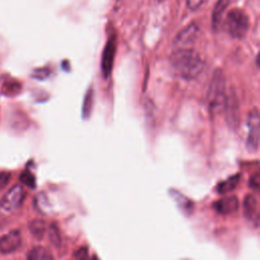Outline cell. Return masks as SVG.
I'll list each match as a JSON object with an SVG mask.
<instances>
[{"instance_id": "obj_1", "label": "cell", "mask_w": 260, "mask_h": 260, "mask_svg": "<svg viewBox=\"0 0 260 260\" xmlns=\"http://www.w3.org/2000/svg\"><path fill=\"white\" fill-rule=\"evenodd\" d=\"M170 63L173 70L187 80L197 78L204 69L202 58L192 48L175 49L170 57Z\"/></svg>"}, {"instance_id": "obj_2", "label": "cell", "mask_w": 260, "mask_h": 260, "mask_svg": "<svg viewBox=\"0 0 260 260\" xmlns=\"http://www.w3.org/2000/svg\"><path fill=\"white\" fill-rule=\"evenodd\" d=\"M226 95L225 77L221 69L217 68L211 77L207 94L208 106L212 113H218L223 110Z\"/></svg>"}, {"instance_id": "obj_3", "label": "cell", "mask_w": 260, "mask_h": 260, "mask_svg": "<svg viewBox=\"0 0 260 260\" xmlns=\"http://www.w3.org/2000/svg\"><path fill=\"white\" fill-rule=\"evenodd\" d=\"M226 31L235 39H243L249 29V17L239 8L231 9L224 20Z\"/></svg>"}, {"instance_id": "obj_4", "label": "cell", "mask_w": 260, "mask_h": 260, "mask_svg": "<svg viewBox=\"0 0 260 260\" xmlns=\"http://www.w3.org/2000/svg\"><path fill=\"white\" fill-rule=\"evenodd\" d=\"M259 113L257 109L250 112L248 117V138H247V148L251 152H255L259 146Z\"/></svg>"}, {"instance_id": "obj_5", "label": "cell", "mask_w": 260, "mask_h": 260, "mask_svg": "<svg viewBox=\"0 0 260 260\" xmlns=\"http://www.w3.org/2000/svg\"><path fill=\"white\" fill-rule=\"evenodd\" d=\"M199 26L195 22H191L184 27L175 39L176 49L179 48H191V46L197 41L199 36Z\"/></svg>"}, {"instance_id": "obj_6", "label": "cell", "mask_w": 260, "mask_h": 260, "mask_svg": "<svg viewBox=\"0 0 260 260\" xmlns=\"http://www.w3.org/2000/svg\"><path fill=\"white\" fill-rule=\"evenodd\" d=\"M23 196V188L20 185H15L2 198L1 207L4 208L5 210L12 211L21 204Z\"/></svg>"}, {"instance_id": "obj_7", "label": "cell", "mask_w": 260, "mask_h": 260, "mask_svg": "<svg viewBox=\"0 0 260 260\" xmlns=\"http://www.w3.org/2000/svg\"><path fill=\"white\" fill-rule=\"evenodd\" d=\"M116 52V39L114 37L110 38L105 46V50L102 57V72L105 78H107L112 71L113 61Z\"/></svg>"}, {"instance_id": "obj_8", "label": "cell", "mask_w": 260, "mask_h": 260, "mask_svg": "<svg viewBox=\"0 0 260 260\" xmlns=\"http://www.w3.org/2000/svg\"><path fill=\"white\" fill-rule=\"evenodd\" d=\"M21 245V236L18 231H12L0 238V252L9 254L14 252Z\"/></svg>"}, {"instance_id": "obj_9", "label": "cell", "mask_w": 260, "mask_h": 260, "mask_svg": "<svg viewBox=\"0 0 260 260\" xmlns=\"http://www.w3.org/2000/svg\"><path fill=\"white\" fill-rule=\"evenodd\" d=\"M213 207L218 213L229 214L235 212L239 207V201L236 196H226L214 202Z\"/></svg>"}, {"instance_id": "obj_10", "label": "cell", "mask_w": 260, "mask_h": 260, "mask_svg": "<svg viewBox=\"0 0 260 260\" xmlns=\"http://www.w3.org/2000/svg\"><path fill=\"white\" fill-rule=\"evenodd\" d=\"M223 109L226 112V119L232 126H237V121L239 119V109H238V101L235 94H228L225 104Z\"/></svg>"}, {"instance_id": "obj_11", "label": "cell", "mask_w": 260, "mask_h": 260, "mask_svg": "<svg viewBox=\"0 0 260 260\" xmlns=\"http://www.w3.org/2000/svg\"><path fill=\"white\" fill-rule=\"evenodd\" d=\"M229 4V0H217L214 8H213V12H212V27L216 30L221 21H222V17L223 14L225 12V9L228 7Z\"/></svg>"}, {"instance_id": "obj_12", "label": "cell", "mask_w": 260, "mask_h": 260, "mask_svg": "<svg viewBox=\"0 0 260 260\" xmlns=\"http://www.w3.org/2000/svg\"><path fill=\"white\" fill-rule=\"evenodd\" d=\"M170 193H171L172 197L174 198L175 202L178 204L179 208L183 212H185V214L189 215V214L192 213L193 208H194V204H193V202L190 199H188L183 194H181V193H179L177 191H174V190L170 191Z\"/></svg>"}, {"instance_id": "obj_13", "label": "cell", "mask_w": 260, "mask_h": 260, "mask_svg": "<svg viewBox=\"0 0 260 260\" xmlns=\"http://www.w3.org/2000/svg\"><path fill=\"white\" fill-rule=\"evenodd\" d=\"M257 210V199L254 195L248 194L243 202V214L247 219L253 218Z\"/></svg>"}, {"instance_id": "obj_14", "label": "cell", "mask_w": 260, "mask_h": 260, "mask_svg": "<svg viewBox=\"0 0 260 260\" xmlns=\"http://www.w3.org/2000/svg\"><path fill=\"white\" fill-rule=\"evenodd\" d=\"M26 260H54L52 253L45 247H34L27 254Z\"/></svg>"}, {"instance_id": "obj_15", "label": "cell", "mask_w": 260, "mask_h": 260, "mask_svg": "<svg viewBox=\"0 0 260 260\" xmlns=\"http://www.w3.org/2000/svg\"><path fill=\"white\" fill-rule=\"evenodd\" d=\"M239 180H240V175H235V176L230 177L225 181L220 182L217 185V192L219 194H226V193L233 191L236 188V186L238 185Z\"/></svg>"}, {"instance_id": "obj_16", "label": "cell", "mask_w": 260, "mask_h": 260, "mask_svg": "<svg viewBox=\"0 0 260 260\" xmlns=\"http://www.w3.org/2000/svg\"><path fill=\"white\" fill-rule=\"evenodd\" d=\"M29 232L31 235L37 239H43L45 233H46V223L41 219H34L29 222L28 225Z\"/></svg>"}, {"instance_id": "obj_17", "label": "cell", "mask_w": 260, "mask_h": 260, "mask_svg": "<svg viewBox=\"0 0 260 260\" xmlns=\"http://www.w3.org/2000/svg\"><path fill=\"white\" fill-rule=\"evenodd\" d=\"M48 235H49V239L51 241V243L58 247L61 245V236H60V232L58 226L55 223L50 224L49 230H48Z\"/></svg>"}, {"instance_id": "obj_18", "label": "cell", "mask_w": 260, "mask_h": 260, "mask_svg": "<svg viewBox=\"0 0 260 260\" xmlns=\"http://www.w3.org/2000/svg\"><path fill=\"white\" fill-rule=\"evenodd\" d=\"M19 180L24 184L26 185L27 187L29 188H35L36 186V180H35V177L31 173H29L28 171H24L20 177H19Z\"/></svg>"}, {"instance_id": "obj_19", "label": "cell", "mask_w": 260, "mask_h": 260, "mask_svg": "<svg viewBox=\"0 0 260 260\" xmlns=\"http://www.w3.org/2000/svg\"><path fill=\"white\" fill-rule=\"evenodd\" d=\"M74 258H75V260H88V250H87V248L86 247L79 248L74 253Z\"/></svg>"}, {"instance_id": "obj_20", "label": "cell", "mask_w": 260, "mask_h": 260, "mask_svg": "<svg viewBox=\"0 0 260 260\" xmlns=\"http://www.w3.org/2000/svg\"><path fill=\"white\" fill-rule=\"evenodd\" d=\"M11 174L9 172H2L0 173V190H2L10 181Z\"/></svg>"}, {"instance_id": "obj_21", "label": "cell", "mask_w": 260, "mask_h": 260, "mask_svg": "<svg viewBox=\"0 0 260 260\" xmlns=\"http://www.w3.org/2000/svg\"><path fill=\"white\" fill-rule=\"evenodd\" d=\"M249 185L253 189H258L260 185V178H259V173H256L253 177H251Z\"/></svg>"}, {"instance_id": "obj_22", "label": "cell", "mask_w": 260, "mask_h": 260, "mask_svg": "<svg viewBox=\"0 0 260 260\" xmlns=\"http://www.w3.org/2000/svg\"><path fill=\"white\" fill-rule=\"evenodd\" d=\"M202 2L203 0H187V6L191 10H196L201 6Z\"/></svg>"}, {"instance_id": "obj_23", "label": "cell", "mask_w": 260, "mask_h": 260, "mask_svg": "<svg viewBox=\"0 0 260 260\" xmlns=\"http://www.w3.org/2000/svg\"><path fill=\"white\" fill-rule=\"evenodd\" d=\"M91 260H100V259H99V258H98V257H96L95 255H93V256H92V259H91Z\"/></svg>"}, {"instance_id": "obj_24", "label": "cell", "mask_w": 260, "mask_h": 260, "mask_svg": "<svg viewBox=\"0 0 260 260\" xmlns=\"http://www.w3.org/2000/svg\"><path fill=\"white\" fill-rule=\"evenodd\" d=\"M157 1H164V0H157Z\"/></svg>"}]
</instances>
